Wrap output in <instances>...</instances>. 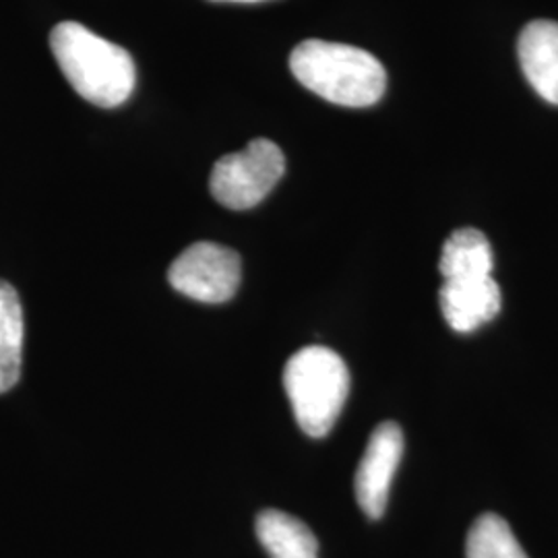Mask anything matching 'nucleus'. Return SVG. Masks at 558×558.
<instances>
[{
  "mask_svg": "<svg viewBox=\"0 0 558 558\" xmlns=\"http://www.w3.org/2000/svg\"><path fill=\"white\" fill-rule=\"evenodd\" d=\"M50 48L62 75L83 100L117 108L131 98L137 71L124 48L104 40L77 21L59 23L50 34Z\"/></svg>",
  "mask_w": 558,
  "mask_h": 558,
  "instance_id": "1",
  "label": "nucleus"
},
{
  "mask_svg": "<svg viewBox=\"0 0 558 558\" xmlns=\"http://www.w3.org/2000/svg\"><path fill=\"white\" fill-rule=\"evenodd\" d=\"M290 71L306 89L345 108L373 106L387 87V73L379 59L336 41H302L290 54Z\"/></svg>",
  "mask_w": 558,
  "mask_h": 558,
  "instance_id": "2",
  "label": "nucleus"
},
{
  "mask_svg": "<svg viewBox=\"0 0 558 558\" xmlns=\"http://www.w3.org/2000/svg\"><path fill=\"white\" fill-rule=\"evenodd\" d=\"M283 387L302 433L323 439L336 426L350 393V373L338 352L308 345L288 360Z\"/></svg>",
  "mask_w": 558,
  "mask_h": 558,
  "instance_id": "3",
  "label": "nucleus"
},
{
  "mask_svg": "<svg viewBox=\"0 0 558 558\" xmlns=\"http://www.w3.org/2000/svg\"><path fill=\"white\" fill-rule=\"evenodd\" d=\"M286 172V158L269 140H253L242 151L216 161L209 179L214 199L232 211L257 207Z\"/></svg>",
  "mask_w": 558,
  "mask_h": 558,
  "instance_id": "4",
  "label": "nucleus"
},
{
  "mask_svg": "<svg viewBox=\"0 0 558 558\" xmlns=\"http://www.w3.org/2000/svg\"><path fill=\"white\" fill-rule=\"evenodd\" d=\"M242 279L236 251L216 242H195L168 269L170 286L186 299L221 304L234 299Z\"/></svg>",
  "mask_w": 558,
  "mask_h": 558,
  "instance_id": "5",
  "label": "nucleus"
},
{
  "mask_svg": "<svg viewBox=\"0 0 558 558\" xmlns=\"http://www.w3.org/2000/svg\"><path fill=\"white\" fill-rule=\"evenodd\" d=\"M401 456L403 430L396 422H383L368 439L354 480L356 500L368 518H383Z\"/></svg>",
  "mask_w": 558,
  "mask_h": 558,
  "instance_id": "6",
  "label": "nucleus"
},
{
  "mask_svg": "<svg viewBox=\"0 0 558 558\" xmlns=\"http://www.w3.org/2000/svg\"><path fill=\"white\" fill-rule=\"evenodd\" d=\"M440 311L451 329L470 333L499 315L502 296L495 278L445 281L439 292Z\"/></svg>",
  "mask_w": 558,
  "mask_h": 558,
  "instance_id": "7",
  "label": "nucleus"
},
{
  "mask_svg": "<svg viewBox=\"0 0 558 558\" xmlns=\"http://www.w3.org/2000/svg\"><path fill=\"white\" fill-rule=\"evenodd\" d=\"M521 71L539 98L558 106V23L532 21L518 41Z\"/></svg>",
  "mask_w": 558,
  "mask_h": 558,
  "instance_id": "8",
  "label": "nucleus"
},
{
  "mask_svg": "<svg viewBox=\"0 0 558 558\" xmlns=\"http://www.w3.org/2000/svg\"><path fill=\"white\" fill-rule=\"evenodd\" d=\"M439 269L445 281L490 278L495 269L493 246L476 228L456 230L442 244Z\"/></svg>",
  "mask_w": 558,
  "mask_h": 558,
  "instance_id": "9",
  "label": "nucleus"
},
{
  "mask_svg": "<svg viewBox=\"0 0 558 558\" xmlns=\"http://www.w3.org/2000/svg\"><path fill=\"white\" fill-rule=\"evenodd\" d=\"M255 530L269 558H319L315 534L294 515L267 509L259 513Z\"/></svg>",
  "mask_w": 558,
  "mask_h": 558,
  "instance_id": "10",
  "label": "nucleus"
},
{
  "mask_svg": "<svg viewBox=\"0 0 558 558\" xmlns=\"http://www.w3.org/2000/svg\"><path fill=\"white\" fill-rule=\"evenodd\" d=\"M25 323L17 290L0 279V393L11 391L21 377Z\"/></svg>",
  "mask_w": 558,
  "mask_h": 558,
  "instance_id": "11",
  "label": "nucleus"
},
{
  "mask_svg": "<svg viewBox=\"0 0 558 558\" xmlns=\"http://www.w3.org/2000/svg\"><path fill=\"white\" fill-rule=\"evenodd\" d=\"M468 558H527L513 530L497 513L476 519L465 544Z\"/></svg>",
  "mask_w": 558,
  "mask_h": 558,
  "instance_id": "12",
  "label": "nucleus"
},
{
  "mask_svg": "<svg viewBox=\"0 0 558 558\" xmlns=\"http://www.w3.org/2000/svg\"><path fill=\"white\" fill-rule=\"evenodd\" d=\"M220 2H265V0H220Z\"/></svg>",
  "mask_w": 558,
  "mask_h": 558,
  "instance_id": "13",
  "label": "nucleus"
}]
</instances>
